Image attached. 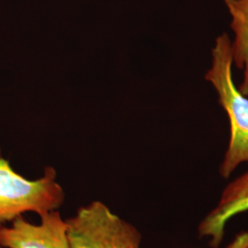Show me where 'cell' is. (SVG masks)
<instances>
[{
	"instance_id": "cell-3",
	"label": "cell",
	"mask_w": 248,
	"mask_h": 248,
	"mask_svg": "<svg viewBox=\"0 0 248 248\" xmlns=\"http://www.w3.org/2000/svg\"><path fill=\"white\" fill-rule=\"evenodd\" d=\"M65 222L69 248H141L140 232L101 202L80 208Z\"/></svg>"
},
{
	"instance_id": "cell-6",
	"label": "cell",
	"mask_w": 248,
	"mask_h": 248,
	"mask_svg": "<svg viewBox=\"0 0 248 248\" xmlns=\"http://www.w3.org/2000/svg\"><path fill=\"white\" fill-rule=\"evenodd\" d=\"M230 15V27L234 34L231 42L232 62L243 71L240 91L248 97V0H223Z\"/></svg>"
},
{
	"instance_id": "cell-4",
	"label": "cell",
	"mask_w": 248,
	"mask_h": 248,
	"mask_svg": "<svg viewBox=\"0 0 248 248\" xmlns=\"http://www.w3.org/2000/svg\"><path fill=\"white\" fill-rule=\"evenodd\" d=\"M36 225L21 215L15 218L10 228L0 227V246L7 248H69L66 222L59 213L52 211L40 216Z\"/></svg>"
},
{
	"instance_id": "cell-2",
	"label": "cell",
	"mask_w": 248,
	"mask_h": 248,
	"mask_svg": "<svg viewBox=\"0 0 248 248\" xmlns=\"http://www.w3.org/2000/svg\"><path fill=\"white\" fill-rule=\"evenodd\" d=\"M63 201L64 192L56 182L53 168H45L44 177L29 180L15 172L9 161L0 157V227L27 212L41 216L55 211Z\"/></svg>"
},
{
	"instance_id": "cell-7",
	"label": "cell",
	"mask_w": 248,
	"mask_h": 248,
	"mask_svg": "<svg viewBox=\"0 0 248 248\" xmlns=\"http://www.w3.org/2000/svg\"><path fill=\"white\" fill-rule=\"evenodd\" d=\"M226 248H248V231L237 233Z\"/></svg>"
},
{
	"instance_id": "cell-5",
	"label": "cell",
	"mask_w": 248,
	"mask_h": 248,
	"mask_svg": "<svg viewBox=\"0 0 248 248\" xmlns=\"http://www.w3.org/2000/svg\"><path fill=\"white\" fill-rule=\"evenodd\" d=\"M246 212H248V170L225 186L219 202L200 222L199 236L207 238L211 248H220L229 221Z\"/></svg>"
},
{
	"instance_id": "cell-8",
	"label": "cell",
	"mask_w": 248,
	"mask_h": 248,
	"mask_svg": "<svg viewBox=\"0 0 248 248\" xmlns=\"http://www.w3.org/2000/svg\"><path fill=\"white\" fill-rule=\"evenodd\" d=\"M0 248H1V246H0Z\"/></svg>"
},
{
	"instance_id": "cell-1",
	"label": "cell",
	"mask_w": 248,
	"mask_h": 248,
	"mask_svg": "<svg viewBox=\"0 0 248 248\" xmlns=\"http://www.w3.org/2000/svg\"><path fill=\"white\" fill-rule=\"evenodd\" d=\"M232 64L230 37L223 32L215 40L212 64L204 78L213 85L218 103L230 122V141L219 169L225 179L241 164L248 163V97L242 94L233 82Z\"/></svg>"
}]
</instances>
